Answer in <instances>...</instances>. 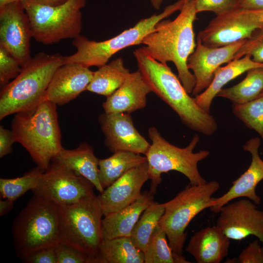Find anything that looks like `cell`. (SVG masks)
<instances>
[{"label":"cell","mask_w":263,"mask_h":263,"mask_svg":"<svg viewBox=\"0 0 263 263\" xmlns=\"http://www.w3.org/2000/svg\"><path fill=\"white\" fill-rule=\"evenodd\" d=\"M180 12L173 20L158 22L142 40V48L149 56L165 64L172 62L178 77L187 92L192 93L195 79L188 69L187 61L196 43L193 23L197 13L192 0H184Z\"/></svg>","instance_id":"cell-1"},{"label":"cell","mask_w":263,"mask_h":263,"mask_svg":"<svg viewBox=\"0 0 263 263\" xmlns=\"http://www.w3.org/2000/svg\"><path fill=\"white\" fill-rule=\"evenodd\" d=\"M133 54L138 70L152 92L168 104L185 125L207 136L216 131L218 125L214 117L199 107L167 64L154 59L142 48L135 50Z\"/></svg>","instance_id":"cell-2"},{"label":"cell","mask_w":263,"mask_h":263,"mask_svg":"<svg viewBox=\"0 0 263 263\" xmlns=\"http://www.w3.org/2000/svg\"><path fill=\"white\" fill-rule=\"evenodd\" d=\"M15 141L45 170L63 149L56 105L43 101L33 110L16 113L11 124Z\"/></svg>","instance_id":"cell-3"},{"label":"cell","mask_w":263,"mask_h":263,"mask_svg":"<svg viewBox=\"0 0 263 263\" xmlns=\"http://www.w3.org/2000/svg\"><path fill=\"white\" fill-rule=\"evenodd\" d=\"M64 56L39 52L22 67L18 75L2 89L0 119L30 111L43 101L56 70L64 64Z\"/></svg>","instance_id":"cell-4"},{"label":"cell","mask_w":263,"mask_h":263,"mask_svg":"<svg viewBox=\"0 0 263 263\" xmlns=\"http://www.w3.org/2000/svg\"><path fill=\"white\" fill-rule=\"evenodd\" d=\"M219 188V183L215 180L198 185L189 184L164 203L165 212L159 225L167 235L176 263H190L183 255L188 235L186 229L195 216L213 206L212 196Z\"/></svg>","instance_id":"cell-5"},{"label":"cell","mask_w":263,"mask_h":263,"mask_svg":"<svg viewBox=\"0 0 263 263\" xmlns=\"http://www.w3.org/2000/svg\"><path fill=\"white\" fill-rule=\"evenodd\" d=\"M59 207L34 195L13 221L12 232L17 255L22 260L59 242Z\"/></svg>","instance_id":"cell-6"},{"label":"cell","mask_w":263,"mask_h":263,"mask_svg":"<svg viewBox=\"0 0 263 263\" xmlns=\"http://www.w3.org/2000/svg\"><path fill=\"white\" fill-rule=\"evenodd\" d=\"M148 136L151 144L145 155L148 164L149 178L151 180V194L155 193L162 180L161 174L169 171L182 173L191 185L207 182L199 171L198 164L206 158L209 152L206 150L193 152L200 141L198 134L194 135L188 145L185 148H179L169 143L154 127L149 128Z\"/></svg>","instance_id":"cell-7"},{"label":"cell","mask_w":263,"mask_h":263,"mask_svg":"<svg viewBox=\"0 0 263 263\" xmlns=\"http://www.w3.org/2000/svg\"><path fill=\"white\" fill-rule=\"evenodd\" d=\"M103 216L98 196L92 195L69 205L59 207V242L87 255L97 263L103 240Z\"/></svg>","instance_id":"cell-8"},{"label":"cell","mask_w":263,"mask_h":263,"mask_svg":"<svg viewBox=\"0 0 263 263\" xmlns=\"http://www.w3.org/2000/svg\"><path fill=\"white\" fill-rule=\"evenodd\" d=\"M184 0H179L166 6L162 12L138 21L133 27L126 29L110 39L96 41L79 35L74 38L72 44L76 52L64 56V64L77 63L89 68L100 67L107 63L110 58L119 51L129 46L142 44L143 39L160 21L180 10Z\"/></svg>","instance_id":"cell-9"},{"label":"cell","mask_w":263,"mask_h":263,"mask_svg":"<svg viewBox=\"0 0 263 263\" xmlns=\"http://www.w3.org/2000/svg\"><path fill=\"white\" fill-rule=\"evenodd\" d=\"M27 14L33 37L45 45L75 38L81 32V9L86 0H68L57 6L45 5L32 0H21Z\"/></svg>","instance_id":"cell-10"},{"label":"cell","mask_w":263,"mask_h":263,"mask_svg":"<svg viewBox=\"0 0 263 263\" xmlns=\"http://www.w3.org/2000/svg\"><path fill=\"white\" fill-rule=\"evenodd\" d=\"M263 11L239 6L211 19L198 35L202 43L211 47L226 46L248 38L263 26Z\"/></svg>","instance_id":"cell-11"},{"label":"cell","mask_w":263,"mask_h":263,"mask_svg":"<svg viewBox=\"0 0 263 263\" xmlns=\"http://www.w3.org/2000/svg\"><path fill=\"white\" fill-rule=\"evenodd\" d=\"M94 187L85 177L61 164L51 162L32 191L35 196L62 207L92 195Z\"/></svg>","instance_id":"cell-12"},{"label":"cell","mask_w":263,"mask_h":263,"mask_svg":"<svg viewBox=\"0 0 263 263\" xmlns=\"http://www.w3.org/2000/svg\"><path fill=\"white\" fill-rule=\"evenodd\" d=\"M32 37L28 17L21 1L12 2L0 8V44L21 67L32 57Z\"/></svg>","instance_id":"cell-13"},{"label":"cell","mask_w":263,"mask_h":263,"mask_svg":"<svg viewBox=\"0 0 263 263\" xmlns=\"http://www.w3.org/2000/svg\"><path fill=\"white\" fill-rule=\"evenodd\" d=\"M216 226L230 239L240 241L250 235L263 244V211L248 198L242 197L222 207Z\"/></svg>","instance_id":"cell-14"},{"label":"cell","mask_w":263,"mask_h":263,"mask_svg":"<svg viewBox=\"0 0 263 263\" xmlns=\"http://www.w3.org/2000/svg\"><path fill=\"white\" fill-rule=\"evenodd\" d=\"M244 40L226 46L211 47L203 44L197 38L196 47L187 61L188 68L192 72L195 79L193 95H197L207 88L216 70L233 59Z\"/></svg>","instance_id":"cell-15"},{"label":"cell","mask_w":263,"mask_h":263,"mask_svg":"<svg viewBox=\"0 0 263 263\" xmlns=\"http://www.w3.org/2000/svg\"><path fill=\"white\" fill-rule=\"evenodd\" d=\"M98 120L105 137V144L111 151L146 154L150 144L134 127L130 113L104 112Z\"/></svg>","instance_id":"cell-16"},{"label":"cell","mask_w":263,"mask_h":263,"mask_svg":"<svg viewBox=\"0 0 263 263\" xmlns=\"http://www.w3.org/2000/svg\"><path fill=\"white\" fill-rule=\"evenodd\" d=\"M149 179L148 162L133 168L98 195L103 216L119 211L135 202Z\"/></svg>","instance_id":"cell-17"},{"label":"cell","mask_w":263,"mask_h":263,"mask_svg":"<svg viewBox=\"0 0 263 263\" xmlns=\"http://www.w3.org/2000/svg\"><path fill=\"white\" fill-rule=\"evenodd\" d=\"M94 72L77 63L64 64L54 73L45 93L43 101L64 105L86 90Z\"/></svg>","instance_id":"cell-18"},{"label":"cell","mask_w":263,"mask_h":263,"mask_svg":"<svg viewBox=\"0 0 263 263\" xmlns=\"http://www.w3.org/2000/svg\"><path fill=\"white\" fill-rule=\"evenodd\" d=\"M261 140L258 137L251 138L243 146L252 156L251 164L247 169L232 182L233 185L224 194L213 198L214 205L210 210L219 213L220 208L233 199L244 197L259 205L261 199L256 192L258 184L263 180V160L259 156L258 150Z\"/></svg>","instance_id":"cell-19"},{"label":"cell","mask_w":263,"mask_h":263,"mask_svg":"<svg viewBox=\"0 0 263 263\" xmlns=\"http://www.w3.org/2000/svg\"><path fill=\"white\" fill-rule=\"evenodd\" d=\"M152 92L139 70L130 73L124 82L103 103L106 113H131L145 108L147 96Z\"/></svg>","instance_id":"cell-20"},{"label":"cell","mask_w":263,"mask_h":263,"mask_svg":"<svg viewBox=\"0 0 263 263\" xmlns=\"http://www.w3.org/2000/svg\"><path fill=\"white\" fill-rule=\"evenodd\" d=\"M230 239L216 226H209L195 232L186 250L197 263H219L226 257Z\"/></svg>","instance_id":"cell-21"},{"label":"cell","mask_w":263,"mask_h":263,"mask_svg":"<svg viewBox=\"0 0 263 263\" xmlns=\"http://www.w3.org/2000/svg\"><path fill=\"white\" fill-rule=\"evenodd\" d=\"M153 202V195L145 190L132 204L104 216L102 221L103 239L130 237L133 227L142 213Z\"/></svg>","instance_id":"cell-22"},{"label":"cell","mask_w":263,"mask_h":263,"mask_svg":"<svg viewBox=\"0 0 263 263\" xmlns=\"http://www.w3.org/2000/svg\"><path fill=\"white\" fill-rule=\"evenodd\" d=\"M52 162L61 164L91 182L101 193L104 189L99 180V159L94 154L92 147L86 143L73 150L63 148Z\"/></svg>","instance_id":"cell-23"},{"label":"cell","mask_w":263,"mask_h":263,"mask_svg":"<svg viewBox=\"0 0 263 263\" xmlns=\"http://www.w3.org/2000/svg\"><path fill=\"white\" fill-rule=\"evenodd\" d=\"M259 67L263 68V63L254 61L248 55L232 60L225 66L219 67L207 88L196 95L197 104L205 111L210 113L213 99L225 85L248 70Z\"/></svg>","instance_id":"cell-24"},{"label":"cell","mask_w":263,"mask_h":263,"mask_svg":"<svg viewBox=\"0 0 263 263\" xmlns=\"http://www.w3.org/2000/svg\"><path fill=\"white\" fill-rule=\"evenodd\" d=\"M147 162L146 156L130 151H119L111 156L99 159V180L105 189L131 169Z\"/></svg>","instance_id":"cell-25"},{"label":"cell","mask_w":263,"mask_h":263,"mask_svg":"<svg viewBox=\"0 0 263 263\" xmlns=\"http://www.w3.org/2000/svg\"><path fill=\"white\" fill-rule=\"evenodd\" d=\"M130 73L123 59L116 58L94 72L86 90L107 97L121 86Z\"/></svg>","instance_id":"cell-26"},{"label":"cell","mask_w":263,"mask_h":263,"mask_svg":"<svg viewBox=\"0 0 263 263\" xmlns=\"http://www.w3.org/2000/svg\"><path fill=\"white\" fill-rule=\"evenodd\" d=\"M97 263H144V253L130 237L103 239Z\"/></svg>","instance_id":"cell-27"},{"label":"cell","mask_w":263,"mask_h":263,"mask_svg":"<svg viewBox=\"0 0 263 263\" xmlns=\"http://www.w3.org/2000/svg\"><path fill=\"white\" fill-rule=\"evenodd\" d=\"M245 77L237 84L222 88L217 96L226 98L233 104L244 103L258 98L263 92V68L250 69Z\"/></svg>","instance_id":"cell-28"},{"label":"cell","mask_w":263,"mask_h":263,"mask_svg":"<svg viewBox=\"0 0 263 263\" xmlns=\"http://www.w3.org/2000/svg\"><path fill=\"white\" fill-rule=\"evenodd\" d=\"M164 212V203L154 202L144 211L133 227L130 237L133 244L143 252Z\"/></svg>","instance_id":"cell-29"},{"label":"cell","mask_w":263,"mask_h":263,"mask_svg":"<svg viewBox=\"0 0 263 263\" xmlns=\"http://www.w3.org/2000/svg\"><path fill=\"white\" fill-rule=\"evenodd\" d=\"M44 171L38 167L19 177L0 178L1 197L14 202L27 191L32 190L37 186L39 178Z\"/></svg>","instance_id":"cell-30"},{"label":"cell","mask_w":263,"mask_h":263,"mask_svg":"<svg viewBox=\"0 0 263 263\" xmlns=\"http://www.w3.org/2000/svg\"><path fill=\"white\" fill-rule=\"evenodd\" d=\"M167 235L158 225L154 228L144 253V263H176Z\"/></svg>","instance_id":"cell-31"},{"label":"cell","mask_w":263,"mask_h":263,"mask_svg":"<svg viewBox=\"0 0 263 263\" xmlns=\"http://www.w3.org/2000/svg\"><path fill=\"white\" fill-rule=\"evenodd\" d=\"M232 112L247 127L258 133L263 140V95L244 103L233 104Z\"/></svg>","instance_id":"cell-32"},{"label":"cell","mask_w":263,"mask_h":263,"mask_svg":"<svg viewBox=\"0 0 263 263\" xmlns=\"http://www.w3.org/2000/svg\"><path fill=\"white\" fill-rule=\"evenodd\" d=\"M248 55L257 62L263 63V26L255 30L235 54L233 59Z\"/></svg>","instance_id":"cell-33"},{"label":"cell","mask_w":263,"mask_h":263,"mask_svg":"<svg viewBox=\"0 0 263 263\" xmlns=\"http://www.w3.org/2000/svg\"><path fill=\"white\" fill-rule=\"evenodd\" d=\"M21 70V66L10 53L0 44V84L3 89L10 80L16 77Z\"/></svg>","instance_id":"cell-34"},{"label":"cell","mask_w":263,"mask_h":263,"mask_svg":"<svg viewBox=\"0 0 263 263\" xmlns=\"http://www.w3.org/2000/svg\"><path fill=\"white\" fill-rule=\"evenodd\" d=\"M55 250L57 263H92L86 254L60 242L55 245Z\"/></svg>","instance_id":"cell-35"},{"label":"cell","mask_w":263,"mask_h":263,"mask_svg":"<svg viewBox=\"0 0 263 263\" xmlns=\"http://www.w3.org/2000/svg\"><path fill=\"white\" fill-rule=\"evenodd\" d=\"M197 13L211 11L216 15L238 6V0H192Z\"/></svg>","instance_id":"cell-36"},{"label":"cell","mask_w":263,"mask_h":263,"mask_svg":"<svg viewBox=\"0 0 263 263\" xmlns=\"http://www.w3.org/2000/svg\"><path fill=\"white\" fill-rule=\"evenodd\" d=\"M225 263H263V246H261L258 240H256L243 249L238 257L228 259Z\"/></svg>","instance_id":"cell-37"},{"label":"cell","mask_w":263,"mask_h":263,"mask_svg":"<svg viewBox=\"0 0 263 263\" xmlns=\"http://www.w3.org/2000/svg\"><path fill=\"white\" fill-rule=\"evenodd\" d=\"M22 261L27 263H57L55 246L38 250Z\"/></svg>","instance_id":"cell-38"},{"label":"cell","mask_w":263,"mask_h":263,"mask_svg":"<svg viewBox=\"0 0 263 263\" xmlns=\"http://www.w3.org/2000/svg\"><path fill=\"white\" fill-rule=\"evenodd\" d=\"M15 142L12 130L0 127V157L10 154L12 151V144Z\"/></svg>","instance_id":"cell-39"},{"label":"cell","mask_w":263,"mask_h":263,"mask_svg":"<svg viewBox=\"0 0 263 263\" xmlns=\"http://www.w3.org/2000/svg\"><path fill=\"white\" fill-rule=\"evenodd\" d=\"M238 5L246 9L263 11V0H238Z\"/></svg>","instance_id":"cell-40"},{"label":"cell","mask_w":263,"mask_h":263,"mask_svg":"<svg viewBox=\"0 0 263 263\" xmlns=\"http://www.w3.org/2000/svg\"><path fill=\"white\" fill-rule=\"evenodd\" d=\"M14 202L8 199L0 200V216H3L9 212L13 207Z\"/></svg>","instance_id":"cell-41"},{"label":"cell","mask_w":263,"mask_h":263,"mask_svg":"<svg viewBox=\"0 0 263 263\" xmlns=\"http://www.w3.org/2000/svg\"><path fill=\"white\" fill-rule=\"evenodd\" d=\"M32 1L38 3L40 4L52 5V6H57L63 4L68 0H32Z\"/></svg>","instance_id":"cell-42"},{"label":"cell","mask_w":263,"mask_h":263,"mask_svg":"<svg viewBox=\"0 0 263 263\" xmlns=\"http://www.w3.org/2000/svg\"><path fill=\"white\" fill-rule=\"evenodd\" d=\"M154 8L156 9L160 8L163 0H149Z\"/></svg>","instance_id":"cell-43"},{"label":"cell","mask_w":263,"mask_h":263,"mask_svg":"<svg viewBox=\"0 0 263 263\" xmlns=\"http://www.w3.org/2000/svg\"><path fill=\"white\" fill-rule=\"evenodd\" d=\"M20 1L21 0H0V8L10 3Z\"/></svg>","instance_id":"cell-44"},{"label":"cell","mask_w":263,"mask_h":263,"mask_svg":"<svg viewBox=\"0 0 263 263\" xmlns=\"http://www.w3.org/2000/svg\"><path fill=\"white\" fill-rule=\"evenodd\" d=\"M263 95V92L260 95Z\"/></svg>","instance_id":"cell-45"},{"label":"cell","mask_w":263,"mask_h":263,"mask_svg":"<svg viewBox=\"0 0 263 263\" xmlns=\"http://www.w3.org/2000/svg\"></svg>","instance_id":"cell-46"}]
</instances>
